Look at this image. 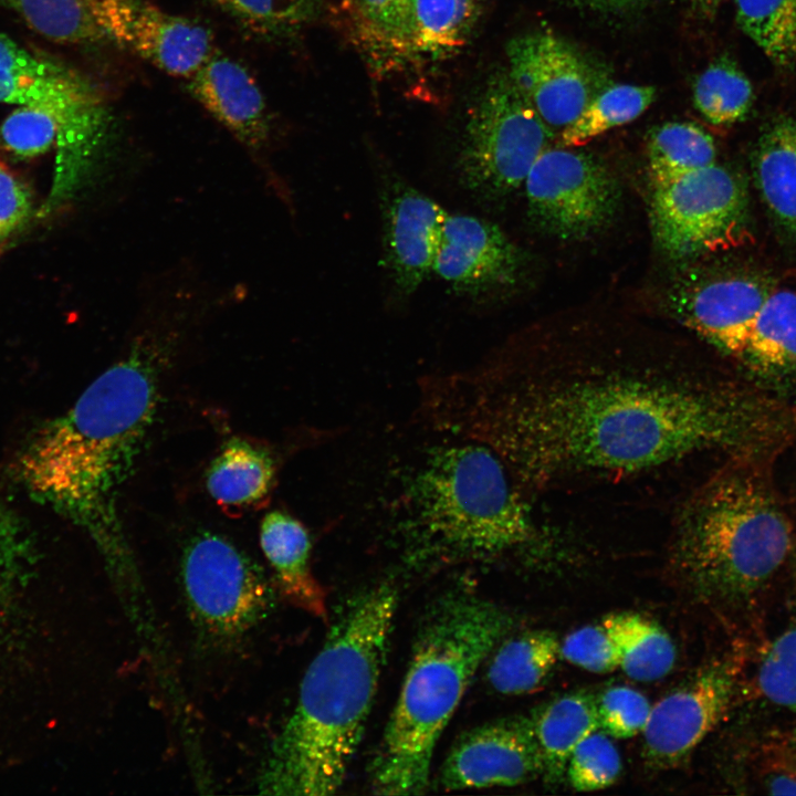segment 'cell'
<instances>
[{"instance_id":"ba28073f","label":"cell","mask_w":796,"mask_h":796,"mask_svg":"<svg viewBox=\"0 0 796 796\" xmlns=\"http://www.w3.org/2000/svg\"><path fill=\"white\" fill-rule=\"evenodd\" d=\"M553 133L507 71L492 75L464 125L458 157L463 185L489 199L510 195L549 147Z\"/></svg>"},{"instance_id":"cb8c5ba5","label":"cell","mask_w":796,"mask_h":796,"mask_svg":"<svg viewBox=\"0 0 796 796\" xmlns=\"http://www.w3.org/2000/svg\"><path fill=\"white\" fill-rule=\"evenodd\" d=\"M275 460L265 448L243 439L228 441L207 473V489L222 507L244 510L265 503L274 485Z\"/></svg>"},{"instance_id":"4dcf8cb0","label":"cell","mask_w":796,"mask_h":796,"mask_svg":"<svg viewBox=\"0 0 796 796\" xmlns=\"http://www.w3.org/2000/svg\"><path fill=\"white\" fill-rule=\"evenodd\" d=\"M651 85L616 84L601 90L583 113L562 130L564 147L584 146L597 136L639 117L654 101Z\"/></svg>"},{"instance_id":"2e32d148","label":"cell","mask_w":796,"mask_h":796,"mask_svg":"<svg viewBox=\"0 0 796 796\" xmlns=\"http://www.w3.org/2000/svg\"><path fill=\"white\" fill-rule=\"evenodd\" d=\"M769 294L764 283L752 277L720 276L679 281L668 302L680 323L720 350L740 358Z\"/></svg>"},{"instance_id":"603a6c76","label":"cell","mask_w":796,"mask_h":796,"mask_svg":"<svg viewBox=\"0 0 796 796\" xmlns=\"http://www.w3.org/2000/svg\"><path fill=\"white\" fill-rule=\"evenodd\" d=\"M107 0H0V15L38 38L63 46L106 43Z\"/></svg>"},{"instance_id":"7bdbcfd3","label":"cell","mask_w":796,"mask_h":796,"mask_svg":"<svg viewBox=\"0 0 796 796\" xmlns=\"http://www.w3.org/2000/svg\"><path fill=\"white\" fill-rule=\"evenodd\" d=\"M584 4L599 9H628L646 0H577Z\"/></svg>"},{"instance_id":"ffe728a7","label":"cell","mask_w":796,"mask_h":796,"mask_svg":"<svg viewBox=\"0 0 796 796\" xmlns=\"http://www.w3.org/2000/svg\"><path fill=\"white\" fill-rule=\"evenodd\" d=\"M260 543L283 598L301 610L328 620L326 593L311 568V538L305 526L282 511L261 523Z\"/></svg>"},{"instance_id":"1f68e13d","label":"cell","mask_w":796,"mask_h":796,"mask_svg":"<svg viewBox=\"0 0 796 796\" xmlns=\"http://www.w3.org/2000/svg\"><path fill=\"white\" fill-rule=\"evenodd\" d=\"M742 31L778 67H796V0H735Z\"/></svg>"},{"instance_id":"d6986e66","label":"cell","mask_w":796,"mask_h":796,"mask_svg":"<svg viewBox=\"0 0 796 796\" xmlns=\"http://www.w3.org/2000/svg\"><path fill=\"white\" fill-rule=\"evenodd\" d=\"M187 81L190 94L239 142L251 149L264 145L270 133L266 102L242 64L214 54Z\"/></svg>"},{"instance_id":"7402d4cb","label":"cell","mask_w":796,"mask_h":796,"mask_svg":"<svg viewBox=\"0 0 796 796\" xmlns=\"http://www.w3.org/2000/svg\"><path fill=\"white\" fill-rule=\"evenodd\" d=\"M528 716L542 761L541 777L558 784L576 746L599 730L595 695L573 691L547 701Z\"/></svg>"},{"instance_id":"52a82bcc","label":"cell","mask_w":796,"mask_h":796,"mask_svg":"<svg viewBox=\"0 0 796 796\" xmlns=\"http://www.w3.org/2000/svg\"><path fill=\"white\" fill-rule=\"evenodd\" d=\"M0 103L36 108L55 119L57 159L50 199L60 202L75 189L107 130L103 95L67 63L0 32Z\"/></svg>"},{"instance_id":"30bf717a","label":"cell","mask_w":796,"mask_h":796,"mask_svg":"<svg viewBox=\"0 0 796 796\" xmlns=\"http://www.w3.org/2000/svg\"><path fill=\"white\" fill-rule=\"evenodd\" d=\"M181 577L192 619L217 639L241 637L272 609L273 586L263 570L219 535L202 534L189 543Z\"/></svg>"},{"instance_id":"e575fe53","label":"cell","mask_w":796,"mask_h":796,"mask_svg":"<svg viewBox=\"0 0 796 796\" xmlns=\"http://www.w3.org/2000/svg\"><path fill=\"white\" fill-rule=\"evenodd\" d=\"M757 685L769 702L796 721V618L765 650L757 669Z\"/></svg>"},{"instance_id":"ee69618b","label":"cell","mask_w":796,"mask_h":796,"mask_svg":"<svg viewBox=\"0 0 796 796\" xmlns=\"http://www.w3.org/2000/svg\"><path fill=\"white\" fill-rule=\"evenodd\" d=\"M795 121H796V117H795Z\"/></svg>"},{"instance_id":"ab89813d","label":"cell","mask_w":796,"mask_h":796,"mask_svg":"<svg viewBox=\"0 0 796 796\" xmlns=\"http://www.w3.org/2000/svg\"><path fill=\"white\" fill-rule=\"evenodd\" d=\"M561 656L593 673H608L619 668L617 645L603 620L568 633L561 642Z\"/></svg>"},{"instance_id":"277c9868","label":"cell","mask_w":796,"mask_h":796,"mask_svg":"<svg viewBox=\"0 0 796 796\" xmlns=\"http://www.w3.org/2000/svg\"><path fill=\"white\" fill-rule=\"evenodd\" d=\"M513 622L507 611L470 594L448 597L430 611L371 761L373 793L425 792L439 737Z\"/></svg>"},{"instance_id":"4fadbf2b","label":"cell","mask_w":796,"mask_h":796,"mask_svg":"<svg viewBox=\"0 0 796 796\" xmlns=\"http://www.w3.org/2000/svg\"><path fill=\"white\" fill-rule=\"evenodd\" d=\"M739 668L716 659L691 674L652 705L642 756L654 768L681 765L724 720L734 699Z\"/></svg>"},{"instance_id":"8d00e7d4","label":"cell","mask_w":796,"mask_h":796,"mask_svg":"<svg viewBox=\"0 0 796 796\" xmlns=\"http://www.w3.org/2000/svg\"><path fill=\"white\" fill-rule=\"evenodd\" d=\"M599 730L614 739H630L643 732L652 705L639 691L614 685L595 695Z\"/></svg>"},{"instance_id":"d6a6232c","label":"cell","mask_w":796,"mask_h":796,"mask_svg":"<svg viewBox=\"0 0 796 796\" xmlns=\"http://www.w3.org/2000/svg\"><path fill=\"white\" fill-rule=\"evenodd\" d=\"M208 1L245 30L266 39L293 36L323 12V0Z\"/></svg>"},{"instance_id":"44dd1931","label":"cell","mask_w":796,"mask_h":796,"mask_svg":"<svg viewBox=\"0 0 796 796\" xmlns=\"http://www.w3.org/2000/svg\"><path fill=\"white\" fill-rule=\"evenodd\" d=\"M484 1L412 0L396 66L442 61L459 53L475 30Z\"/></svg>"},{"instance_id":"836d02e7","label":"cell","mask_w":796,"mask_h":796,"mask_svg":"<svg viewBox=\"0 0 796 796\" xmlns=\"http://www.w3.org/2000/svg\"><path fill=\"white\" fill-rule=\"evenodd\" d=\"M754 100L748 77L730 59L711 63L695 80L693 102L700 114L714 125L741 121Z\"/></svg>"},{"instance_id":"8fae6325","label":"cell","mask_w":796,"mask_h":796,"mask_svg":"<svg viewBox=\"0 0 796 796\" xmlns=\"http://www.w3.org/2000/svg\"><path fill=\"white\" fill-rule=\"evenodd\" d=\"M532 221L548 235L583 240L616 216L620 190L612 172L593 155L546 148L524 180Z\"/></svg>"},{"instance_id":"d590c367","label":"cell","mask_w":796,"mask_h":796,"mask_svg":"<svg viewBox=\"0 0 796 796\" xmlns=\"http://www.w3.org/2000/svg\"><path fill=\"white\" fill-rule=\"evenodd\" d=\"M621 769L618 748L608 734L597 730L573 751L565 778L577 792H596L614 785Z\"/></svg>"},{"instance_id":"6da1fadb","label":"cell","mask_w":796,"mask_h":796,"mask_svg":"<svg viewBox=\"0 0 796 796\" xmlns=\"http://www.w3.org/2000/svg\"><path fill=\"white\" fill-rule=\"evenodd\" d=\"M689 354L648 326H540L469 369L426 377L417 413L490 448L527 499L654 478L712 452L763 460L796 440V408Z\"/></svg>"},{"instance_id":"b9f144b4","label":"cell","mask_w":796,"mask_h":796,"mask_svg":"<svg viewBox=\"0 0 796 796\" xmlns=\"http://www.w3.org/2000/svg\"><path fill=\"white\" fill-rule=\"evenodd\" d=\"M725 0H688L693 13L702 20H712Z\"/></svg>"},{"instance_id":"9a60e30c","label":"cell","mask_w":796,"mask_h":796,"mask_svg":"<svg viewBox=\"0 0 796 796\" xmlns=\"http://www.w3.org/2000/svg\"><path fill=\"white\" fill-rule=\"evenodd\" d=\"M523 266L522 251L498 226L448 214L433 271L453 289L478 296L504 291L517 283Z\"/></svg>"},{"instance_id":"4316f807","label":"cell","mask_w":796,"mask_h":796,"mask_svg":"<svg viewBox=\"0 0 796 796\" xmlns=\"http://www.w3.org/2000/svg\"><path fill=\"white\" fill-rule=\"evenodd\" d=\"M740 358L760 374L778 376L796 371L795 292H771Z\"/></svg>"},{"instance_id":"f1b7e54d","label":"cell","mask_w":796,"mask_h":796,"mask_svg":"<svg viewBox=\"0 0 796 796\" xmlns=\"http://www.w3.org/2000/svg\"><path fill=\"white\" fill-rule=\"evenodd\" d=\"M411 1H342L341 10L349 35L374 65L396 66Z\"/></svg>"},{"instance_id":"5b68a950","label":"cell","mask_w":796,"mask_h":796,"mask_svg":"<svg viewBox=\"0 0 796 796\" xmlns=\"http://www.w3.org/2000/svg\"><path fill=\"white\" fill-rule=\"evenodd\" d=\"M730 460L679 506L669 557L673 570L700 591L743 597L781 568L793 531L761 460Z\"/></svg>"},{"instance_id":"5bb4252c","label":"cell","mask_w":796,"mask_h":796,"mask_svg":"<svg viewBox=\"0 0 796 796\" xmlns=\"http://www.w3.org/2000/svg\"><path fill=\"white\" fill-rule=\"evenodd\" d=\"M542 761L527 715L499 719L462 734L447 755L439 787L516 786L541 777Z\"/></svg>"},{"instance_id":"8992f818","label":"cell","mask_w":796,"mask_h":796,"mask_svg":"<svg viewBox=\"0 0 796 796\" xmlns=\"http://www.w3.org/2000/svg\"><path fill=\"white\" fill-rule=\"evenodd\" d=\"M407 522L433 548L491 557L541 540L527 498L501 459L464 439L433 447L407 491Z\"/></svg>"},{"instance_id":"f546056e","label":"cell","mask_w":796,"mask_h":796,"mask_svg":"<svg viewBox=\"0 0 796 796\" xmlns=\"http://www.w3.org/2000/svg\"><path fill=\"white\" fill-rule=\"evenodd\" d=\"M651 186L669 182L715 163L712 136L691 122L664 123L650 134L647 145Z\"/></svg>"},{"instance_id":"484cf974","label":"cell","mask_w":796,"mask_h":796,"mask_svg":"<svg viewBox=\"0 0 796 796\" xmlns=\"http://www.w3.org/2000/svg\"><path fill=\"white\" fill-rule=\"evenodd\" d=\"M561 656V642L549 630H533L502 640L489 661L486 677L498 692L516 695L538 689Z\"/></svg>"},{"instance_id":"60d3db41","label":"cell","mask_w":796,"mask_h":796,"mask_svg":"<svg viewBox=\"0 0 796 796\" xmlns=\"http://www.w3.org/2000/svg\"><path fill=\"white\" fill-rule=\"evenodd\" d=\"M32 200L28 188L0 160V242L29 218Z\"/></svg>"},{"instance_id":"7c38bea8","label":"cell","mask_w":796,"mask_h":796,"mask_svg":"<svg viewBox=\"0 0 796 796\" xmlns=\"http://www.w3.org/2000/svg\"><path fill=\"white\" fill-rule=\"evenodd\" d=\"M505 52L510 77L552 130L570 125L604 90L590 62L549 30L513 36Z\"/></svg>"},{"instance_id":"3957f363","label":"cell","mask_w":796,"mask_h":796,"mask_svg":"<svg viewBox=\"0 0 796 796\" xmlns=\"http://www.w3.org/2000/svg\"><path fill=\"white\" fill-rule=\"evenodd\" d=\"M397 606L396 590L378 585L339 610L271 744L261 794L326 796L341 788L371 711Z\"/></svg>"},{"instance_id":"ac0fdd59","label":"cell","mask_w":796,"mask_h":796,"mask_svg":"<svg viewBox=\"0 0 796 796\" xmlns=\"http://www.w3.org/2000/svg\"><path fill=\"white\" fill-rule=\"evenodd\" d=\"M124 18L114 44L129 49L171 76L188 80L216 54L208 29L146 0H136Z\"/></svg>"},{"instance_id":"9c48e42d","label":"cell","mask_w":796,"mask_h":796,"mask_svg":"<svg viewBox=\"0 0 796 796\" xmlns=\"http://www.w3.org/2000/svg\"><path fill=\"white\" fill-rule=\"evenodd\" d=\"M745 187L716 163L652 186L649 219L657 245L684 259L725 245L743 229Z\"/></svg>"},{"instance_id":"d4e9b609","label":"cell","mask_w":796,"mask_h":796,"mask_svg":"<svg viewBox=\"0 0 796 796\" xmlns=\"http://www.w3.org/2000/svg\"><path fill=\"white\" fill-rule=\"evenodd\" d=\"M756 182L772 218L796 238V121L783 118L761 136L754 158Z\"/></svg>"},{"instance_id":"74e56055","label":"cell","mask_w":796,"mask_h":796,"mask_svg":"<svg viewBox=\"0 0 796 796\" xmlns=\"http://www.w3.org/2000/svg\"><path fill=\"white\" fill-rule=\"evenodd\" d=\"M32 557V541L24 523L0 499V622L9 597L25 574Z\"/></svg>"},{"instance_id":"f35d334b","label":"cell","mask_w":796,"mask_h":796,"mask_svg":"<svg viewBox=\"0 0 796 796\" xmlns=\"http://www.w3.org/2000/svg\"><path fill=\"white\" fill-rule=\"evenodd\" d=\"M2 145L21 158H32L56 144L57 124L48 113L21 106L13 111L0 128Z\"/></svg>"},{"instance_id":"7a4b0ae2","label":"cell","mask_w":796,"mask_h":796,"mask_svg":"<svg viewBox=\"0 0 796 796\" xmlns=\"http://www.w3.org/2000/svg\"><path fill=\"white\" fill-rule=\"evenodd\" d=\"M155 350L139 344L98 376L64 415L44 425L18 459V478L39 503L83 528L118 582L134 565L117 513L157 404Z\"/></svg>"},{"instance_id":"83f0119b","label":"cell","mask_w":796,"mask_h":796,"mask_svg":"<svg viewBox=\"0 0 796 796\" xmlns=\"http://www.w3.org/2000/svg\"><path fill=\"white\" fill-rule=\"evenodd\" d=\"M603 622L619 652V668L637 681L666 677L675 662V647L669 633L654 620L637 612L607 615Z\"/></svg>"},{"instance_id":"e0dca14e","label":"cell","mask_w":796,"mask_h":796,"mask_svg":"<svg viewBox=\"0 0 796 796\" xmlns=\"http://www.w3.org/2000/svg\"><path fill=\"white\" fill-rule=\"evenodd\" d=\"M448 212L408 186L395 187L384 211V249L398 291L411 294L433 271Z\"/></svg>"}]
</instances>
